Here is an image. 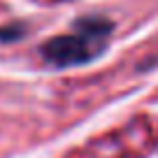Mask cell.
Here are the masks:
<instances>
[{
	"instance_id": "obj_1",
	"label": "cell",
	"mask_w": 158,
	"mask_h": 158,
	"mask_svg": "<svg viewBox=\"0 0 158 158\" xmlns=\"http://www.w3.org/2000/svg\"><path fill=\"white\" fill-rule=\"evenodd\" d=\"M42 54L54 65H77L93 56L91 47H89V37H84V35H60V37H54L42 47Z\"/></svg>"
},
{
	"instance_id": "obj_2",
	"label": "cell",
	"mask_w": 158,
	"mask_h": 158,
	"mask_svg": "<svg viewBox=\"0 0 158 158\" xmlns=\"http://www.w3.org/2000/svg\"><path fill=\"white\" fill-rule=\"evenodd\" d=\"M77 28L81 30V35L84 37H105V35L109 33V28H112V23L109 21H102L100 16H93V19H81L77 23Z\"/></svg>"
}]
</instances>
